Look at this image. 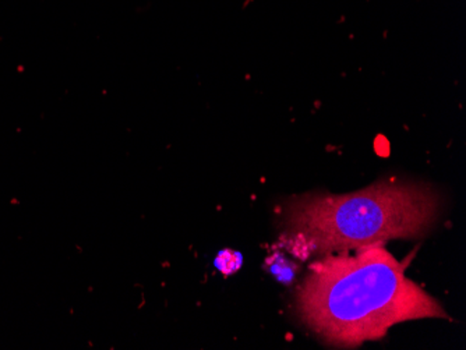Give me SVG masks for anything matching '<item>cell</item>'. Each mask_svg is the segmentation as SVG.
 <instances>
[{
  "label": "cell",
  "instance_id": "6da1fadb",
  "mask_svg": "<svg viewBox=\"0 0 466 350\" xmlns=\"http://www.w3.org/2000/svg\"><path fill=\"white\" fill-rule=\"evenodd\" d=\"M298 317L324 345L355 349L392 326L449 318L384 245L316 257L295 294Z\"/></svg>",
  "mask_w": 466,
  "mask_h": 350
},
{
  "label": "cell",
  "instance_id": "7a4b0ae2",
  "mask_svg": "<svg viewBox=\"0 0 466 350\" xmlns=\"http://www.w3.org/2000/svg\"><path fill=\"white\" fill-rule=\"evenodd\" d=\"M442 197L428 183L379 180L347 195L310 193L282 214L281 240L296 258L350 252L390 240L416 239L441 215Z\"/></svg>",
  "mask_w": 466,
  "mask_h": 350
},
{
  "label": "cell",
  "instance_id": "3957f363",
  "mask_svg": "<svg viewBox=\"0 0 466 350\" xmlns=\"http://www.w3.org/2000/svg\"><path fill=\"white\" fill-rule=\"evenodd\" d=\"M267 264L269 265V271L282 282L293 279L296 270H298L295 264H293L292 261L287 260V257H284L279 252L271 255V257L267 260Z\"/></svg>",
  "mask_w": 466,
  "mask_h": 350
},
{
  "label": "cell",
  "instance_id": "277c9868",
  "mask_svg": "<svg viewBox=\"0 0 466 350\" xmlns=\"http://www.w3.org/2000/svg\"><path fill=\"white\" fill-rule=\"evenodd\" d=\"M243 258L240 253L235 250H222L216 258V266L225 276L233 275L242 266Z\"/></svg>",
  "mask_w": 466,
  "mask_h": 350
}]
</instances>
